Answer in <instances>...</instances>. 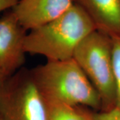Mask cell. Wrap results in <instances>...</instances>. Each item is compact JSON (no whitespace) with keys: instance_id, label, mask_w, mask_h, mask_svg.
Wrapping results in <instances>:
<instances>
[{"instance_id":"6da1fadb","label":"cell","mask_w":120,"mask_h":120,"mask_svg":"<svg viewBox=\"0 0 120 120\" xmlns=\"http://www.w3.org/2000/svg\"><path fill=\"white\" fill-rule=\"evenodd\" d=\"M96 30L85 10L73 4L53 21L30 31L24 49L26 53L43 56L47 61L70 60L80 43Z\"/></svg>"},{"instance_id":"7a4b0ae2","label":"cell","mask_w":120,"mask_h":120,"mask_svg":"<svg viewBox=\"0 0 120 120\" xmlns=\"http://www.w3.org/2000/svg\"><path fill=\"white\" fill-rule=\"evenodd\" d=\"M30 71L45 103L101 109L98 93L73 58L47 61Z\"/></svg>"},{"instance_id":"3957f363","label":"cell","mask_w":120,"mask_h":120,"mask_svg":"<svg viewBox=\"0 0 120 120\" xmlns=\"http://www.w3.org/2000/svg\"><path fill=\"white\" fill-rule=\"evenodd\" d=\"M73 59L98 93L102 111L116 107L112 37L101 31L95 30L78 45Z\"/></svg>"},{"instance_id":"277c9868","label":"cell","mask_w":120,"mask_h":120,"mask_svg":"<svg viewBox=\"0 0 120 120\" xmlns=\"http://www.w3.org/2000/svg\"><path fill=\"white\" fill-rule=\"evenodd\" d=\"M0 120H48L30 69L22 68L7 79L0 94Z\"/></svg>"},{"instance_id":"5b68a950","label":"cell","mask_w":120,"mask_h":120,"mask_svg":"<svg viewBox=\"0 0 120 120\" xmlns=\"http://www.w3.org/2000/svg\"><path fill=\"white\" fill-rule=\"evenodd\" d=\"M27 34L12 11L0 18V71L6 77L13 75L25 63Z\"/></svg>"},{"instance_id":"8992f818","label":"cell","mask_w":120,"mask_h":120,"mask_svg":"<svg viewBox=\"0 0 120 120\" xmlns=\"http://www.w3.org/2000/svg\"><path fill=\"white\" fill-rule=\"evenodd\" d=\"M73 4V0H19L12 11L20 24L31 31L53 21Z\"/></svg>"},{"instance_id":"52a82bcc","label":"cell","mask_w":120,"mask_h":120,"mask_svg":"<svg viewBox=\"0 0 120 120\" xmlns=\"http://www.w3.org/2000/svg\"><path fill=\"white\" fill-rule=\"evenodd\" d=\"M85 10L97 30L120 38V0H73Z\"/></svg>"},{"instance_id":"ba28073f","label":"cell","mask_w":120,"mask_h":120,"mask_svg":"<svg viewBox=\"0 0 120 120\" xmlns=\"http://www.w3.org/2000/svg\"><path fill=\"white\" fill-rule=\"evenodd\" d=\"M45 103L48 120H94V114L83 111L79 106L64 103Z\"/></svg>"},{"instance_id":"9c48e42d","label":"cell","mask_w":120,"mask_h":120,"mask_svg":"<svg viewBox=\"0 0 120 120\" xmlns=\"http://www.w3.org/2000/svg\"><path fill=\"white\" fill-rule=\"evenodd\" d=\"M113 62L116 87V107L120 109V38L112 37Z\"/></svg>"},{"instance_id":"30bf717a","label":"cell","mask_w":120,"mask_h":120,"mask_svg":"<svg viewBox=\"0 0 120 120\" xmlns=\"http://www.w3.org/2000/svg\"><path fill=\"white\" fill-rule=\"evenodd\" d=\"M94 120H120V109L114 107L107 111L94 114Z\"/></svg>"},{"instance_id":"8fae6325","label":"cell","mask_w":120,"mask_h":120,"mask_svg":"<svg viewBox=\"0 0 120 120\" xmlns=\"http://www.w3.org/2000/svg\"><path fill=\"white\" fill-rule=\"evenodd\" d=\"M19 0H0V12L8 9H13Z\"/></svg>"},{"instance_id":"7c38bea8","label":"cell","mask_w":120,"mask_h":120,"mask_svg":"<svg viewBox=\"0 0 120 120\" xmlns=\"http://www.w3.org/2000/svg\"><path fill=\"white\" fill-rule=\"evenodd\" d=\"M8 77H6L4 73L0 71V94L1 93L3 88L5 86V83L6 82V80Z\"/></svg>"}]
</instances>
